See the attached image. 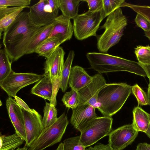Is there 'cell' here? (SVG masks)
<instances>
[{
    "mask_svg": "<svg viewBox=\"0 0 150 150\" xmlns=\"http://www.w3.org/2000/svg\"><path fill=\"white\" fill-rule=\"evenodd\" d=\"M41 27L32 22L28 12L22 11L4 32V49L11 64L26 54L30 42Z\"/></svg>",
    "mask_w": 150,
    "mask_h": 150,
    "instance_id": "6da1fadb",
    "label": "cell"
},
{
    "mask_svg": "<svg viewBox=\"0 0 150 150\" xmlns=\"http://www.w3.org/2000/svg\"><path fill=\"white\" fill-rule=\"evenodd\" d=\"M86 57L91 68L99 73L117 71H127L143 77L147 76L139 62L107 53L90 52Z\"/></svg>",
    "mask_w": 150,
    "mask_h": 150,
    "instance_id": "7a4b0ae2",
    "label": "cell"
},
{
    "mask_svg": "<svg viewBox=\"0 0 150 150\" xmlns=\"http://www.w3.org/2000/svg\"><path fill=\"white\" fill-rule=\"evenodd\" d=\"M132 92V86L125 83H106L100 90L97 108L105 116L111 117L122 108Z\"/></svg>",
    "mask_w": 150,
    "mask_h": 150,
    "instance_id": "3957f363",
    "label": "cell"
},
{
    "mask_svg": "<svg viewBox=\"0 0 150 150\" xmlns=\"http://www.w3.org/2000/svg\"><path fill=\"white\" fill-rule=\"evenodd\" d=\"M127 24V19L120 8L109 15L100 27L105 30L98 38L97 45L99 51L106 53L111 47L117 44L123 35Z\"/></svg>",
    "mask_w": 150,
    "mask_h": 150,
    "instance_id": "277c9868",
    "label": "cell"
},
{
    "mask_svg": "<svg viewBox=\"0 0 150 150\" xmlns=\"http://www.w3.org/2000/svg\"><path fill=\"white\" fill-rule=\"evenodd\" d=\"M69 124L65 112L49 127L44 128L38 137L30 144L28 150H44L61 141Z\"/></svg>",
    "mask_w": 150,
    "mask_h": 150,
    "instance_id": "5b68a950",
    "label": "cell"
},
{
    "mask_svg": "<svg viewBox=\"0 0 150 150\" xmlns=\"http://www.w3.org/2000/svg\"><path fill=\"white\" fill-rule=\"evenodd\" d=\"M103 9L92 12L89 11L78 14L73 19V28L75 38L82 40L92 36H96V32L105 18Z\"/></svg>",
    "mask_w": 150,
    "mask_h": 150,
    "instance_id": "8992f818",
    "label": "cell"
},
{
    "mask_svg": "<svg viewBox=\"0 0 150 150\" xmlns=\"http://www.w3.org/2000/svg\"><path fill=\"white\" fill-rule=\"evenodd\" d=\"M111 117H96L92 119L80 132V142L86 148L108 135L112 131Z\"/></svg>",
    "mask_w": 150,
    "mask_h": 150,
    "instance_id": "52a82bcc",
    "label": "cell"
},
{
    "mask_svg": "<svg viewBox=\"0 0 150 150\" xmlns=\"http://www.w3.org/2000/svg\"><path fill=\"white\" fill-rule=\"evenodd\" d=\"M44 76V74L30 73H17L12 70L0 83V86L9 96L14 97L21 89L38 81Z\"/></svg>",
    "mask_w": 150,
    "mask_h": 150,
    "instance_id": "ba28073f",
    "label": "cell"
},
{
    "mask_svg": "<svg viewBox=\"0 0 150 150\" xmlns=\"http://www.w3.org/2000/svg\"><path fill=\"white\" fill-rule=\"evenodd\" d=\"M28 14L34 25L41 27L53 23L59 16V9L53 11L47 0H40L30 7Z\"/></svg>",
    "mask_w": 150,
    "mask_h": 150,
    "instance_id": "9c48e42d",
    "label": "cell"
},
{
    "mask_svg": "<svg viewBox=\"0 0 150 150\" xmlns=\"http://www.w3.org/2000/svg\"><path fill=\"white\" fill-rule=\"evenodd\" d=\"M138 132L132 124L123 125L112 131L108 135V144L113 150H122L133 142Z\"/></svg>",
    "mask_w": 150,
    "mask_h": 150,
    "instance_id": "30bf717a",
    "label": "cell"
},
{
    "mask_svg": "<svg viewBox=\"0 0 150 150\" xmlns=\"http://www.w3.org/2000/svg\"><path fill=\"white\" fill-rule=\"evenodd\" d=\"M44 76L32 88L31 93L48 100L55 106L57 105L56 96L60 88L61 79L52 80L49 76Z\"/></svg>",
    "mask_w": 150,
    "mask_h": 150,
    "instance_id": "8fae6325",
    "label": "cell"
},
{
    "mask_svg": "<svg viewBox=\"0 0 150 150\" xmlns=\"http://www.w3.org/2000/svg\"><path fill=\"white\" fill-rule=\"evenodd\" d=\"M26 137L25 146L29 147L40 135L44 129L41 115L32 109L30 113L22 108Z\"/></svg>",
    "mask_w": 150,
    "mask_h": 150,
    "instance_id": "7c38bea8",
    "label": "cell"
},
{
    "mask_svg": "<svg viewBox=\"0 0 150 150\" xmlns=\"http://www.w3.org/2000/svg\"><path fill=\"white\" fill-rule=\"evenodd\" d=\"M93 77L92 81L90 83L78 91L79 105L87 104L97 108L99 92L107 83L104 77L101 74H97Z\"/></svg>",
    "mask_w": 150,
    "mask_h": 150,
    "instance_id": "4fadbf2b",
    "label": "cell"
},
{
    "mask_svg": "<svg viewBox=\"0 0 150 150\" xmlns=\"http://www.w3.org/2000/svg\"><path fill=\"white\" fill-rule=\"evenodd\" d=\"M95 108L87 104L78 105L72 109L70 123L81 132L92 119L96 117Z\"/></svg>",
    "mask_w": 150,
    "mask_h": 150,
    "instance_id": "5bb4252c",
    "label": "cell"
},
{
    "mask_svg": "<svg viewBox=\"0 0 150 150\" xmlns=\"http://www.w3.org/2000/svg\"><path fill=\"white\" fill-rule=\"evenodd\" d=\"M6 104L9 117L15 129L16 133L25 141L24 121L21 108L15 100L10 96L7 99Z\"/></svg>",
    "mask_w": 150,
    "mask_h": 150,
    "instance_id": "9a60e30c",
    "label": "cell"
},
{
    "mask_svg": "<svg viewBox=\"0 0 150 150\" xmlns=\"http://www.w3.org/2000/svg\"><path fill=\"white\" fill-rule=\"evenodd\" d=\"M65 54L63 48L59 46L50 57L46 58L44 74L50 76L53 80L61 78Z\"/></svg>",
    "mask_w": 150,
    "mask_h": 150,
    "instance_id": "2e32d148",
    "label": "cell"
},
{
    "mask_svg": "<svg viewBox=\"0 0 150 150\" xmlns=\"http://www.w3.org/2000/svg\"><path fill=\"white\" fill-rule=\"evenodd\" d=\"M53 24V28L47 39L56 38L61 44L71 39L74 30L70 19L62 14L55 19Z\"/></svg>",
    "mask_w": 150,
    "mask_h": 150,
    "instance_id": "e0dca14e",
    "label": "cell"
},
{
    "mask_svg": "<svg viewBox=\"0 0 150 150\" xmlns=\"http://www.w3.org/2000/svg\"><path fill=\"white\" fill-rule=\"evenodd\" d=\"M93 78L82 67L75 66L71 68L68 84L71 90L78 92L90 83Z\"/></svg>",
    "mask_w": 150,
    "mask_h": 150,
    "instance_id": "ac0fdd59",
    "label": "cell"
},
{
    "mask_svg": "<svg viewBox=\"0 0 150 150\" xmlns=\"http://www.w3.org/2000/svg\"><path fill=\"white\" fill-rule=\"evenodd\" d=\"M133 115L132 124L134 128L138 132L145 133L150 122V114L138 106L134 108Z\"/></svg>",
    "mask_w": 150,
    "mask_h": 150,
    "instance_id": "d6986e66",
    "label": "cell"
},
{
    "mask_svg": "<svg viewBox=\"0 0 150 150\" xmlns=\"http://www.w3.org/2000/svg\"><path fill=\"white\" fill-rule=\"evenodd\" d=\"M53 23L42 27L30 42L26 54L35 52L36 48L48 38L53 27Z\"/></svg>",
    "mask_w": 150,
    "mask_h": 150,
    "instance_id": "ffe728a7",
    "label": "cell"
},
{
    "mask_svg": "<svg viewBox=\"0 0 150 150\" xmlns=\"http://www.w3.org/2000/svg\"><path fill=\"white\" fill-rule=\"evenodd\" d=\"M80 0H58V5L62 15L71 19H74L79 14Z\"/></svg>",
    "mask_w": 150,
    "mask_h": 150,
    "instance_id": "44dd1931",
    "label": "cell"
},
{
    "mask_svg": "<svg viewBox=\"0 0 150 150\" xmlns=\"http://www.w3.org/2000/svg\"><path fill=\"white\" fill-rule=\"evenodd\" d=\"M61 44L59 40L56 38H48L38 46L35 52L47 58L50 57Z\"/></svg>",
    "mask_w": 150,
    "mask_h": 150,
    "instance_id": "7402d4cb",
    "label": "cell"
},
{
    "mask_svg": "<svg viewBox=\"0 0 150 150\" xmlns=\"http://www.w3.org/2000/svg\"><path fill=\"white\" fill-rule=\"evenodd\" d=\"M24 141L16 133L9 135H1L0 150H14Z\"/></svg>",
    "mask_w": 150,
    "mask_h": 150,
    "instance_id": "603a6c76",
    "label": "cell"
},
{
    "mask_svg": "<svg viewBox=\"0 0 150 150\" xmlns=\"http://www.w3.org/2000/svg\"><path fill=\"white\" fill-rule=\"evenodd\" d=\"M75 53L73 50H70L64 62L61 75L60 88L63 92L67 90L69 83V75L71 69L72 64L74 57Z\"/></svg>",
    "mask_w": 150,
    "mask_h": 150,
    "instance_id": "cb8c5ba5",
    "label": "cell"
},
{
    "mask_svg": "<svg viewBox=\"0 0 150 150\" xmlns=\"http://www.w3.org/2000/svg\"><path fill=\"white\" fill-rule=\"evenodd\" d=\"M42 122L44 128L53 124L57 120V111L55 106L50 103L46 102L44 107Z\"/></svg>",
    "mask_w": 150,
    "mask_h": 150,
    "instance_id": "d4e9b609",
    "label": "cell"
},
{
    "mask_svg": "<svg viewBox=\"0 0 150 150\" xmlns=\"http://www.w3.org/2000/svg\"><path fill=\"white\" fill-rule=\"evenodd\" d=\"M11 63L4 49L0 50V83L4 80L12 71Z\"/></svg>",
    "mask_w": 150,
    "mask_h": 150,
    "instance_id": "484cf974",
    "label": "cell"
},
{
    "mask_svg": "<svg viewBox=\"0 0 150 150\" xmlns=\"http://www.w3.org/2000/svg\"><path fill=\"white\" fill-rule=\"evenodd\" d=\"M134 53L140 64L150 65V46H137L135 48Z\"/></svg>",
    "mask_w": 150,
    "mask_h": 150,
    "instance_id": "4316f807",
    "label": "cell"
},
{
    "mask_svg": "<svg viewBox=\"0 0 150 150\" xmlns=\"http://www.w3.org/2000/svg\"><path fill=\"white\" fill-rule=\"evenodd\" d=\"M128 7L137 13L142 15L147 19L150 23V6L140 5L127 3L125 2L122 5V7ZM145 36L150 40V31L144 32Z\"/></svg>",
    "mask_w": 150,
    "mask_h": 150,
    "instance_id": "83f0119b",
    "label": "cell"
},
{
    "mask_svg": "<svg viewBox=\"0 0 150 150\" xmlns=\"http://www.w3.org/2000/svg\"><path fill=\"white\" fill-rule=\"evenodd\" d=\"M62 100L65 106L68 108L74 109L79 104V97L77 91L73 90L66 92Z\"/></svg>",
    "mask_w": 150,
    "mask_h": 150,
    "instance_id": "f1b7e54d",
    "label": "cell"
},
{
    "mask_svg": "<svg viewBox=\"0 0 150 150\" xmlns=\"http://www.w3.org/2000/svg\"><path fill=\"white\" fill-rule=\"evenodd\" d=\"M29 6H24L0 19V33L4 32L7 28L15 20L19 14L26 8H30Z\"/></svg>",
    "mask_w": 150,
    "mask_h": 150,
    "instance_id": "f546056e",
    "label": "cell"
},
{
    "mask_svg": "<svg viewBox=\"0 0 150 150\" xmlns=\"http://www.w3.org/2000/svg\"><path fill=\"white\" fill-rule=\"evenodd\" d=\"M124 0H103V10L105 17L117 9L122 7Z\"/></svg>",
    "mask_w": 150,
    "mask_h": 150,
    "instance_id": "4dcf8cb0",
    "label": "cell"
},
{
    "mask_svg": "<svg viewBox=\"0 0 150 150\" xmlns=\"http://www.w3.org/2000/svg\"><path fill=\"white\" fill-rule=\"evenodd\" d=\"M63 143L64 150H86L80 142V136L66 139Z\"/></svg>",
    "mask_w": 150,
    "mask_h": 150,
    "instance_id": "1f68e13d",
    "label": "cell"
},
{
    "mask_svg": "<svg viewBox=\"0 0 150 150\" xmlns=\"http://www.w3.org/2000/svg\"><path fill=\"white\" fill-rule=\"evenodd\" d=\"M132 92L136 98L139 105L149 104L147 95L137 84L132 86Z\"/></svg>",
    "mask_w": 150,
    "mask_h": 150,
    "instance_id": "d6a6232c",
    "label": "cell"
},
{
    "mask_svg": "<svg viewBox=\"0 0 150 150\" xmlns=\"http://www.w3.org/2000/svg\"><path fill=\"white\" fill-rule=\"evenodd\" d=\"M31 1V0H0V7L28 6L30 4Z\"/></svg>",
    "mask_w": 150,
    "mask_h": 150,
    "instance_id": "836d02e7",
    "label": "cell"
},
{
    "mask_svg": "<svg viewBox=\"0 0 150 150\" xmlns=\"http://www.w3.org/2000/svg\"><path fill=\"white\" fill-rule=\"evenodd\" d=\"M135 21L138 26L142 29L144 32L150 31V23L142 15L137 13Z\"/></svg>",
    "mask_w": 150,
    "mask_h": 150,
    "instance_id": "e575fe53",
    "label": "cell"
},
{
    "mask_svg": "<svg viewBox=\"0 0 150 150\" xmlns=\"http://www.w3.org/2000/svg\"><path fill=\"white\" fill-rule=\"evenodd\" d=\"M82 1L87 3L89 11L94 12L103 9V0H85Z\"/></svg>",
    "mask_w": 150,
    "mask_h": 150,
    "instance_id": "d590c367",
    "label": "cell"
},
{
    "mask_svg": "<svg viewBox=\"0 0 150 150\" xmlns=\"http://www.w3.org/2000/svg\"><path fill=\"white\" fill-rule=\"evenodd\" d=\"M23 6H24L11 7H0V19Z\"/></svg>",
    "mask_w": 150,
    "mask_h": 150,
    "instance_id": "8d00e7d4",
    "label": "cell"
},
{
    "mask_svg": "<svg viewBox=\"0 0 150 150\" xmlns=\"http://www.w3.org/2000/svg\"><path fill=\"white\" fill-rule=\"evenodd\" d=\"M86 150H113L108 144H104L98 143L95 145L93 147H90L86 149Z\"/></svg>",
    "mask_w": 150,
    "mask_h": 150,
    "instance_id": "74e56055",
    "label": "cell"
},
{
    "mask_svg": "<svg viewBox=\"0 0 150 150\" xmlns=\"http://www.w3.org/2000/svg\"><path fill=\"white\" fill-rule=\"evenodd\" d=\"M14 97L16 101L20 107L30 112H32V109L30 108L23 100L16 96Z\"/></svg>",
    "mask_w": 150,
    "mask_h": 150,
    "instance_id": "f35d334b",
    "label": "cell"
},
{
    "mask_svg": "<svg viewBox=\"0 0 150 150\" xmlns=\"http://www.w3.org/2000/svg\"><path fill=\"white\" fill-rule=\"evenodd\" d=\"M135 150H150V144L146 143H140Z\"/></svg>",
    "mask_w": 150,
    "mask_h": 150,
    "instance_id": "ab89813d",
    "label": "cell"
},
{
    "mask_svg": "<svg viewBox=\"0 0 150 150\" xmlns=\"http://www.w3.org/2000/svg\"><path fill=\"white\" fill-rule=\"evenodd\" d=\"M141 65L145 71L147 75V76L149 78V82H150V65Z\"/></svg>",
    "mask_w": 150,
    "mask_h": 150,
    "instance_id": "60d3db41",
    "label": "cell"
},
{
    "mask_svg": "<svg viewBox=\"0 0 150 150\" xmlns=\"http://www.w3.org/2000/svg\"><path fill=\"white\" fill-rule=\"evenodd\" d=\"M147 96L148 100V105L150 106V82L149 85Z\"/></svg>",
    "mask_w": 150,
    "mask_h": 150,
    "instance_id": "b9f144b4",
    "label": "cell"
},
{
    "mask_svg": "<svg viewBox=\"0 0 150 150\" xmlns=\"http://www.w3.org/2000/svg\"><path fill=\"white\" fill-rule=\"evenodd\" d=\"M145 134L147 136L150 138V122L149 124L148 128L147 131L145 132Z\"/></svg>",
    "mask_w": 150,
    "mask_h": 150,
    "instance_id": "7bdbcfd3",
    "label": "cell"
},
{
    "mask_svg": "<svg viewBox=\"0 0 150 150\" xmlns=\"http://www.w3.org/2000/svg\"><path fill=\"white\" fill-rule=\"evenodd\" d=\"M26 146H25L23 148H18L16 150H28V148Z\"/></svg>",
    "mask_w": 150,
    "mask_h": 150,
    "instance_id": "ee69618b",
    "label": "cell"
}]
</instances>
